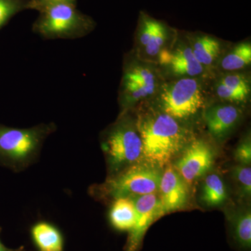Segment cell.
<instances>
[{
    "label": "cell",
    "instance_id": "obj_1",
    "mask_svg": "<svg viewBox=\"0 0 251 251\" xmlns=\"http://www.w3.org/2000/svg\"><path fill=\"white\" fill-rule=\"evenodd\" d=\"M135 118L143 143V158L161 169L180 154L193 138L192 132L186 125L153 104L138 108Z\"/></svg>",
    "mask_w": 251,
    "mask_h": 251
},
{
    "label": "cell",
    "instance_id": "obj_2",
    "mask_svg": "<svg viewBox=\"0 0 251 251\" xmlns=\"http://www.w3.org/2000/svg\"><path fill=\"white\" fill-rule=\"evenodd\" d=\"M209 77L165 80L156 97L150 103L185 125L198 115L202 116L208 103Z\"/></svg>",
    "mask_w": 251,
    "mask_h": 251
},
{
    "label": "cell",
    "instance_id": "obj_3",
    "mask_svg": "<svg viewBox=\"0 0 251 251\" xmlns=\"http://www.w3.org/2000/svg\"><path fill=\"white\" fill-rule=\"evenodd\" d=\"M164 81L156 64L141 60L130 51L124 62L119 93L120 114L151 103Z\"/></svg>",
    "mask_w": 251,
    "mask_h": 251
},
{
    "label": "cell",
    "instance_id": "obj_4",
    "mask_svg": "<svg viewBox=\"0 0 251 251\" xmlns=\"http://www.w3.org/2000/svg\"><path fill=\"white\" fill-rule=\"evenodd\" d=\"M132 112L120 114L102 135L101 148L110 176L140 163L143 158V143Z\"/></svg>",
    "mask_w": 251,
    "mask_h": 251
},
{
    "label": "cell",
    "instance_id": "obj_5",
    "mask_svg": "<svg viewBox=\"0 0 251 251\" xmlns=\"http://www.w3.org/2000/svg\"><path fill=\"white\" fill-rule=\"evenodd\" d=\"M54 124L29 128L0 125V163L20 171L35 161L44 140L55 130Z\"/></svg>",
    "mask_w": 251,
    "mask_h": 251
},
{
    "label": "cell",
    "instance_id": "obj_6",
    "mask_svg": "<svg viewBox=\"0 0 251 251\" xmlns=\"http://www.w3.org/2000/svg\"><path fill=\"white\" fill-rule=\"evenodd\" d=\"M162 174L161 168L140 162L109 176L104 184L93 188L92 193L100 198L113 200L156 193Z\"/></svg>",
    "mask_w": 251,
    "mask_h": 251
},
{
    "label": "cell",
    "instance_id": "obj_7",
    "mask_svg": "<svg viewBox=\"0 0 251 251\" xmlns=\"http://www.w3.org/2000/svg\"><path fill=\"white\" fill-rule=\"evenodd\" d=\"M42 14L34 30L47 39H76L91 32L95 23L80 14L73 4L55 3L40 8Z\"/></svg>",
    "mask_w": 251,
    "mask_h": 251
},
{
    "label": "cell",
    "instance_id": "obj_8",
    "mask_svg": "<svg viewBox=\"0 0 251 251\" xmlns=\"http://www.w3.org/2000/svg\"><path fill=\"white\" fill-rule=\"evenodd\" d=\"M178 31L166 21L140 11L132 52L141 60L156 64L160 53L173 44Z\"/></svg>",
    "mask_w": 251,
    "mask_h": 251
},
{
    "label": "cell",
    "instance_id": "obj_9",
    "mask_svg": "<svg viewBox=\"0 0 251 251\" xmlns=\"http://www.w3.org/2000/svg\"><path fill=\"white\" fill-rule=\"evenodd\" d=\"M156 65L165 80L211 75L193 55L184 31H178L173 44L160 53Z\"/></svg>",
    "mask_w": 251,
    "mask_h": 251
},
{
    "label": "cell",
    "instance_id": "obj_10",
    "mask_svg": "<svg viewBox=\"0 0 251 251\" xmlns=\"http://www.w3.org/2000/svg\"><path fill=\"white\" fill-rule=\"evenodd\" d=\"M251 95L249 71L213 74L208 78V103L227 102L244 106L250 101Z\"/></svg>",
    "mask_w": 251,
    "mask_h": 251
},
{
    "label": "cell",
    "instance_id": "obj_11",
    "mask_svg": "<svg viewBox=\"0 0 251 251\" xmlns=\"http://www.w3.org/2000/svg\"><path fill=\"white\" fill-rule=\"evenodd\" d=\"M180 154L174 168L188 184L211 169L215 156L212 146L203 138H193Z\"/></svg>",
    "mask_w": 251,
    "mask_h": 251
},
{
    "label": "cell",
    "instance_id": "obj_12",
    "mask_svg": "<svg viewBox=\"0 0 251 251\" xmlns=\"http://www.w3.org/2000/svg\"><path fill=\"white\" fill-rule=\"evenodd\" d=\"M130 198L134 202L136 219L134 226L128 232L125 251H139L150 226L163 215L156 193Z\"/></svg>",
    "mask_w": 251,
    "mask_h": 251
},
{
    "label": "cell",
    "instance_id": "obj_13",
    "mask_svg": "<svg viewBox=\"0 0 251 251\" xmlns=\"http://www.w3.org/2000/svg\"><path fill=\"white\" fill-rule=\"evenodd\" d=\"M244 106L227 102H209L202 111V117L209 134L218 141L229 136L241 121Z\"/></svg>",
    "mask_w": 251,
    "mask_h": 251
},
{
    "label": "cell",
    "instance_id": "obj_14",
    "mask_svg": "<svg viewBox=\"0 0 251 251\" xmlns=\"http://www.w3.org/2000/svg\"><path fill=\"white\" fill-rule=\"evenodd\" d=\"M193 55L206 72L211 74L229 43L201 31H184Z\"/></svg>",
    "mask_w": 251,
    "mask_h": 251
},
{
    "label": "cell",
    "instance_id": "obj_15",
    "mask_svg": "<svg viewBox=\"0 0 251 251\" xmlns=\"http://www.w3.org/2000/svg\"><path fill=\"white\" fill-rule=\"evenodd\" d=\"M166 168L158 189L163 216L184 207L188 200L187 183L174 166L168 164Z\"/></svg>",
    "mask_w": 251,
    "mask_h": 251
},
{
    "label": "cell",
    "instance_id": "obj_16",
    "mask_svg": "<svg viewBox=\"0 0 251 251\" xmlns=\"http://www.w3.org/2000/svg\"><path fill=\"white\" fill-rule=\"evenodd\" d=\"M251 64V43L249 39L230 44L216 64L213 74L249 71Z\"/></svg>",
    "mask_w": 251,
    "mask_h": 251
},
{
    "label": "cell",
    "instance_id": "obj_17",
    "mask_svg": "<svg viewBox=\"0 0 251 251\" xmlns=\"http://www.w3.org/2000/svg\"><path fill=\"white\" fill-rule=\"evenodd\" d=\"M136 211L131 198H119L114 200L109 213L112 227L121 232H129L134 226Z\"/></svg>",
    "mask_w": 251,
    "mask_h": 251
},
{
    "label": "cell",
    "instance_id": "obj_18",
    "mask_svg": "<svg viewBox=\"0 0 251 251\" xmlns=\"http://www.w3.org/2000/svg\"><path fill=\"white\" fill-rule=\"evenodd\" d=\"M31 237L39 251H63L62 234L53 225L39 222L31 229Z\"/></svg>",
    "mask_w": 251,
    "mask_h": 251
},
{
    "label": "cell",
    "instance_id": "obj_19",
    "mask_svg": "<svg viewBox=\"0 0 251 251\" xmlns=\"http://www.w3.org/2000/svg\"><path fill=\"white\" fill-rule=\"evenodd\" d=\"M227 198V188L222 178L217 174L207 175L202 184V202L208 206H217L224 204Z\"/></svg>",
    "mask_w": 251,
    "mask_h": 251
},
{
    "label": "cell",
    "instance_id": "obj_20",
    "mask_svg": "<svg viewBox=\"0 0 251 251\" xmlns=\"http://www.w3.org/2000/svg\"><path fill=\"white\" fill-rule=\"evenodd\" d=\"M232 233L238 247L244 250L251 247V211H240L231 220Z\"/></svg>",
    "mask_w": 251,
    "mask_h": 251
},
{
    "label": "cell",
    "instance_id": "obj_21",
    "mask_svg": "<svg viewBox=\"0 0 251 251\" xmlns=\"http://www.w3.org/2000/svg\"><path fill=\"white\" fill-rule=\"evenodd\" d=\"M232 175L239 187L241 196L249 198L251 195V168L249 166L238 165L232 169Z\"/></svg>",
    "mask_w": 251,
    "mask_h": 251
},
{
    "label": "cell",
    "instance_id": "obj_22",
    "mask_svg": "<svg viewBox=\"0 0 251 251\" xmlns=\"http://www.w3.org/2000/svg\"><path fill=\"white\" fill-rule=\"evenodd\" d=\"M234 158L242 166H249L251 163V134L244 137L234 150Z\"/></svg>",
    "mask_w": 251,
    "mask_h": 251
},
{
    "label": "cell",
    "instance_id": "obj_23",
    "mask_svg": "<svg viewBox=\"0 0 251 251\" xmlns=\"http://www.w3.org/2000/svg\"><path fill=\"white\" fill-rule=\"evenodd\" d=\"M21 8L18 0H0V27Z\"/></svg>",
    "mask_w": 251,
    "mask_h": 251
},
{
    "label": "cell",
    "instance_id": "obj_24",
    "mask_svg": "<svg viewBox=\"0 0 251 251\" xmlns=\"http://www.w3.org/2000/svg\"><path fill=\"white\" fill-rule=\"evenodd\" d=\"M75 0H35L32 5L34 7L40 8L46 5L50 4H55V3H69V4H74Z\"/></svg>",
    "mask_w": 251,
    "mask_h": 251
},
{
    "label": "cell",
    "instance_id": "obj_25",
    "mask_svg": "<svg viewBox=\"0 0 251 251\" xmlns=\"http://www.w3.org/2000/svg\"><path fill=\"white\" fill-rule=\"evenodd\" d=\"M1 228L0 227V232H1ZM23 248L21 247L18 249H9V248L5 247L4 244L1 243V240H0V251H23Z\"/></svg>",
    "mask_w": 251,
    "mask_h": 251
}]
</instances>
